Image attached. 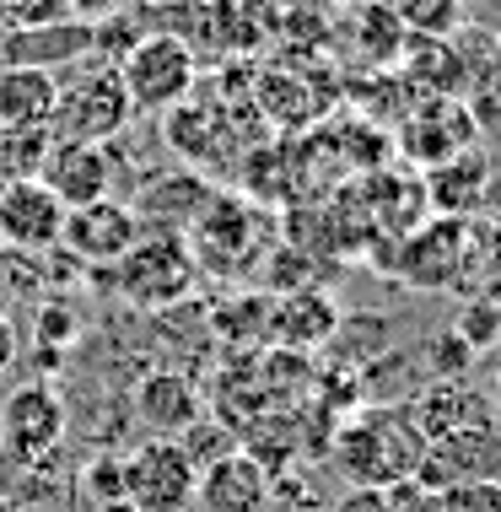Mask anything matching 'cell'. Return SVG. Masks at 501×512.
<instances>
[{
  "instance_id": "cell-1",
  "label": "cell",
  "mask_w": 501,
  "mask_h": 512,
  "mask_svg": "<svg viewBox=\"0 0 501 512\" xmlns=\"http://www.w3.org/2000/svg\"><path fill=\"white\" fill-rule=\"evenodd\" d=\"M426 459V437L415 432L405 405H372L356 410L334 432V469L351 491H388L399 480H415Z\"/></svg>"
},
{
  "instance_id": "cell-2",
  "label": "cell",
  "mask_w": 501,
  "mask_h": 512,
  "mask_svg": "<svg viewBox=\"0 0 501 512\" xmlns=\"http://www.w3.org/2000/svg\"><path fill=\"white\" fill-rule=\"evenodd\" d=\"M135 108L130 92L119 81V65L108 60H81L71 76H60V98H54V119L49 135L54 141H87V146H108L114 135L130 130Z\"/></svg>"
},
{
  "instance_id": "cell-3",
  "label": "cell",
  "mask_w": 501,
  "mask_h": 512,
  "mask_svg": "<svg viewBox=\"0 0 501 512\" xmlns=\"http://www.w3.org/2000/svg\"><path fill=\"white\" fill-rule=\"evenodd\" d=\"M194 281H200V265H194L184 232H173V227H146L130 254L114 265V286L124 292V302L146 313L184 302L194 292Z\"/></svg>"
},
{
  "instance_id": "cell-4",
  "label": "cell",
  "mask_w": 501,
  "mask_h": 512,
  "mask_svg": "<svg viewBox=\"0 0 501 512\" xmlns=\"http://www.w3.org/2000/svg\"><path fill=\"white\" fill-rule=\"evenodd\" d=\"M119 81L130 92L135 114H173L200 81V60L178 33H146L141 44L119 60Z\"/></svg>"
},
{
  "instance_id": "cell-5",
  "label": "cell",
  "mask_w": 501,
  "mask_h": 512,
  "mask_svg": "<svg viewBox=\"0 0 501 512\" xmlns=\"http://www.w3.org/2000/svg\"><path fill=\"white\" fill-rule=\"evenodd\" d=\"M194 480L200 469L178 442L146 437L135 453H124V502L135 512H184L194 502Z\"/></svg>"
},
{
  "instance_id": "cell-6",
  "label": "cell",
  "mask_w": 501,
  "mask_h": 512,
  "mask_svg": "<svg viewBox=\"0 0 501 512\" xmlns=\"http://www.w3.org/2000/svg\"><path fill=\"white\" fill-rule=\"evenodd\" d=\"M65 437V399L54 383H22L0 405V453L22 469H38Z\"/></svg>"
},
{
  "instance_id": "cell-7",
  "label": "cell",
  "mask_w": 501,
  "mask_h": 512,
  "mask_svg": "<svg viewBox=\"0 0 501 512\" xmlns=\"http://www.w3.org/2000/svg\"><path fill=\"white\" fill-rule=\"evenodd\" d=\"M464 270H469V221L437 216L426 227L405 232V248H399V265H394V275L405 286L448 292V286L464 281Z\"/></svg>"
},
{
  "instance_id": "cell-8",
  "label": "cell",
  "mask_w": 501,
  "mask_h": 512,
  "mask_svg": "<svg viewBox=\"0 0 501 512\" xmlns=\"http://www.w3.org/2000/svg\"><path fill=\"white\" fill-rule=\"evenodd\" d=\"M146 232V221L135 205L124 200H97V205H81V211H65V232H60V248L81 265L103 270V265H119L124 254L135 248V238Z\"/></svg>"
},
{
  "instance_id": "cell-9",
  "label": "cell",
  "mask_w": 501,
  "mask_h": 512,
  "mask_svg": "<svg viewBox=\"0 0 501 512\" xmlns=\"http://www.w3.org/2000/svg\"><path fill=\"white\" fill-rule=\"evenodd\" d=\"M60 232H65V205L38 178L0 184V248L44 259L49 248H60Z\"/></svg>"
},
{
  "instance_id": "cell-10",
  "label": "cell",
  "mask_w": 501,
  "mask_h": 512,
  "mask_svg": "<svg viewBox=\"0 0 501 512\" xmlns=\"http://www.w3.org/2000/svg\"><path fill=\"white\" fill-rule=\"evenodd\" d=\"M496 475H501V426L496 421L453 432L442 442H426V459L415 469V480L437 496L464 486V480H496Z\"/></svg>"
},
{
  "instance_id": "cell-11",
  "label": "cell",
  "mask_w": 501,
  "mask_h": 512,
  "mask_svg": "<svg viewBox=\"0 0 501 512\" xmlns=\"http://www.w3.org/2000/svg\"><path fill=\"white\" fill-rule=\"evenodd\" d=\"M38 184H44L65 211H81V205L108 200V189H114V157H108V146L49 141L44 162H38Z\"/></svg>"
},
{
  "instance_id": "cell-12",
  "label": "cell",
  "mask_w": 501,
  "mask_h": 512,
  "mask_svg": "<svg viewBox=\"0 0 501 512\" xmlns=\"http://www.w3.org/2000/svg\"><path fill=\"white\" fill-rule=\"evenodd\" d=\"M475 141H480L475 119H469V108L458 98H421V103H410L405 124H399V151L415 162H426V168L469 151Z\"/></svg>"
},
{
  "instance_id": "cell-13",
  "label": "cell",
  "mask_w": 501,
  "mask_h": 512,
  "mask_svg": "<svg viewBox=\"0 0 501 512\" xmlns=\"http://www.w3.org/2000/svg\"><path fill=\"white\" fill-rule=\"evenodd\" d=\"M135 421L162 442H184L205 421V399L178 367H157L135 383Z\"/></svg>"
},
{
  "instance_id": "cell-14",
  "label": "cell",
  "mask_w": 501,
  "mask_h": 512,
  "mask_svg": "<svg viewBox=\"0 0 501 512\" xmlns=\"http://www.w3.org/2000/svg\"><path fill=\"white\" fill-rule=\"evenodd\" d=\"M270 469H264L248 448H227L221 459L200 464L194 480V502L205 512H264L270 507Z\"/></svg>"
},
{
  "instance_id": "cell-15",
  "label": "cell",
  "mask_w": 501,
  "mask_h": 512,
  "mask_svg": "<svg viewBox=\"0 0 501 512\" xmlns=\"http://www.w3.org/2000/svg\"><path fill=\"white\" fill-rule=\"evenodd\" d=\"M405 410H410L415 432H421L426 442H442V437H453V432H469V426L496 421V405H491V399H485L475 383H453V378L431 383V389L415 394Z\"/></svg>"
},
{
  "instance_id": "cell-16",
  "label": "cell",
  "mask_w": 501,
  "mask_h": 512,
  "mask_svg": "<svg viewBox=\"0 0 501 512\" xmlns=\"http://www.w3.org/2000/svg\"><path fill=\"white\" fill-rule=\"evenodd\" d=\"M54 98H60V76L54 71H38V65H0V135L49 130Z\"/></svg>"
},
{
  "instance_id": "cell-17",
  "label": "cell",
  "mask_w": 501,
  "mask_h": 512,
  "mask_svg": "<svg viewBox=\"0 0 501 512\" xmlns=\"http://www.w3.org/2000/svg\"><path fill=\"white\" fill-rule=\"evenodd\" d=\"M421 184H426V200L437 205L442 216L469 221L480 211L485 189H491V157H485L480 146H469V151H458V157L437 162V168H426Z\"/></svg>"
},
{
  "instance_id": "cell-18",
  "label": "cell",
  "mask_w": 501,
  "mask_h": 512,
  "mask_svg": "<svg viewBox=\"0 0 501 512\" xmlns=\"http://www.w3.org/2000/svg\"><path fill=\"white\" fill-rule=\"evenodd\" d=\"M334 324H340V308L324 297V292H291L275 302L270 313V335L286 345L291 356H308L313 345H324L334 335Z\"/></svg>"
},
{
  "instance_id": "cell-19",
  "label": "cell",
  "mask_w": 501,
  "mask_h": 512,
  "mask_svg": "<svg viewBox=\"0 0 501 512\" xmlns=\"http://www.w3.org/2000/svg\"><path fill=\"white\" fill-rule=\"evenodd\" d=\"M351 17H356L361 54H367L372 65H394V60H405V44H410V33H405V22H399V11L388 6V0H372V6H356Z\"/></svg>"
},
{
  "instance_id": "cell-20",
  "label": "cell",
  "mask_w": 501,
  "mask_h": 512,
  "mask_svg": "<svg viewBox=\"0 0 501 512\" xmlns=\"http://www.w3.org/2000/svg\"><path fill=\"white\" fill-rule=\"evenodd\" d=\"M44 259L33 254H17V248H0V318H17L22 308H33L44 297Z\"/></svg>"
},
{
  "instance_id": "cell-21",
  "label": "cell",
  "mask_w": 501,
  "mask_h": 512,
  "mask_svg": "<svg viewBox=\"0 0 501 512\" xmlns=\"http://www.w3.org/2000/svg\"><path fill=\"white\" fill-rule=\"evenodd\" d=\"M410 38H453L464 27V0H388Z\"/></svg>"
},
{
  "instance_id": "cell-22",
  "label": "cell",
  "mask_w": 501,
  "mask_h": 512,
  "mask_svg": "<svg viewBox=\"0 0 501 512\" xmlns=\"http://www.w3.org/2000/svg\"><path fill=\"white\" fill-rule=\"evenodd\" d=\"M71 340H76V308L60 297H38L33 302V345L44 351V367H60Z\"/></svg>"
},
{
  "instance_id": "cell-23",
  "label": "cell",
  "mask_w": 501,
  "mask_h": 512,
  "mask_svg": "<svg viewBox=\"0 0 501 512\" xmlns=\"http://www.w3.org/2000/svg\"><path fill=\"white\" fill-rule=\"evenodd\" d=\"M71 22L65 0H0V33H27V27Z\"/></svg>"
},
{
  "instance_id": "cell-24",
  "label": "cell",
  "mask_w": 501,
  "mask_h": 512,
  "mask_svg": "<svg viewBox=\"0 0 501 512\" xmlns=\"http://www.w3.org/2000/svg\"><path fill=\"white\" fill-rule=\"evenodd\" d=\"M458 103L469 108V119H475V135H491V130L501 135V65H491Z\"/></svg>"
},
{
  "instance_id": "cell-25",
  "label": "cell",
  "mask_w": 501,
  "mask_h": 512,
  "mask_svg": "<svg viewBox=\"0 0 501 512\" xmlns=\"http://www.w3.org/2000/svg\"><path fill=\"white\" fill-rule=\"evenodd\" d=\"M81 491H87L92 507H114V502H124V459H108V453H97V459L81 469Z\"/></svg>"
},
{
  "instance_id": "cell-26",
  "label": "cell",
  "mask_w": 501,
  "mask_h": 512,
  "mask_svg": "<svg viewBox=\"0 0 501 512\" xmlns=\"http://www.w3.org/2000/svg\"><path fill=\"white\" fill-rule=\"evenodd\" d=\"M496 335H501V302H496V297H475V302L464 308V318H458V340H464L469 351L480 356Z\"/></svg>"
},
{
  "instance_id": "cell-27",
  "label": "cell",
  "mask_w": 501,
  "mask_h": 512,
  "mask_svg": "<svg viewBox=\"0 0 501 512\" xmlns=\"http://www.w3.org/2000/svg\"><path fill=\"white\" fill-rule=\"evenodd\" d=\"M442 512H501V475L496 480H464L442 491Z\"/></svg>"
},
{
  "instance_id": "cell-28",
  "label": "cell",
  "mask_w": 501,
  "mask_h": 512,
  "mask_svg": "<svg viewBox=\"0 0 501 512\" xmlns=\"http://www.w3.org/2000/svg\"><path fill=\"white\" fill-rule=\"evenodd\" d=\"M383 502H388V512H442V496L426 491L421 480H399V486H388Z\"/></svg>"
},
{
  "instance_id": "cell-29",
  "label": "cell",
  "mask_w": 501,
  "mask_h": 512,
  "mask_svg": "<svg viewBox=\"0 0 501 512\" xmlns=\"http://www.w3.org/2000/svg\"><path fill=\"white\" fill-rule=\"evenodd\" d=\"M71 6V22H103V17H114V11L124 6V0H65Z\"/></svg>"
},
{
  "instance_id": "cell-30",
  "label": "cell",
  "mask_w": 501,
  "mask_h": 512,
  "mask_svg": "<svg viewBox=\"0 0 501 512\" xmlns=\"http://www.w3.org/2000/svg\"><path fill=\"white\" fill-rule=\"evenodd\" d=\"M329 512H388V502H383V491H345Z\"/></svg>"
},
{
  "instance_id": "cell-31",
  "label": "cell",
  "mask_w": 501,
  "mask_h": 512,
  "mask_svg": "<svg viewBox=\"0 0 501 512\" xmlns=\"http://www.w3.org/2000/svg\"><path fill=\"white\" fill-rule=\"evenodd\" d=\"M17 351H22L17 324H6V318H0V383H6V378H11V367H17Z\"/></svg>"
},
{
  "instance_id": "cell-32",
  "label": "cell",
  "mask_w": 501,
  "mask_h": 512,
  "mask_svg": "<svg viewBox=\"0 0 501 512\" xmlns=\"http://www.w3.org/2000/svg\"><path fill=\"white\" fill-rule=\"evenodd\" d=\"M340 11H356V6H372V0H334Z\"/></svg>"
},
{
  "instance_id": "cell-33",
  "label": "cell",
  "mask_w": 501,
  "mask_h": 512,
  "mask_svg": "<svg viewBox=\"0 0 501 512\" xmlns=\"http://www.w3.org/2000/svg\"><path fill=\"white\" fill-rule=\"evenodd\" d=\"M97 512H135L130 502H114V507H97Z\"/></svg>"
},
{
  "instance_id": "cell-34",
  "label": "cell",
  "mask_w": 501,
  "mask_h": 512,
  "mask_svg": "<svg viewBox=\"0 0 501 512\" xmlns=\"http://www.w3.org/2000/svg\"><path fill=\"white\" fill-rule=\"evenodd\" d=\"M0 512H17V507H11V502H6V496H0Z\"/></svg>"
},
{
  "instance_id": "cell-35",
  "label": "cell",
  "mask_w": 501,
  "mask_h": 512,
  "mask_svg": "<svg viewBox=\"0 0 501 512\" xmlns=\"http://www.w3.org/2000/svg\"><path fill=\"white\" fill-rule=\"evenodd\" d=\"M496 410H501V378H496Z\"/></svg>"
},
{
  "instance_id": "cell-36",
  "label": "cell",
  "mask_w": 501,
  "mask_h": 512,
  "mask_svg": "<svg viewBox=\"0 0 501 512\" xmlns=\"http://www.w3.org/2000/svg\"><path fill=\"white\" fill-rule=\"evenodd\" d=\"M496 54H501V38H496Z\"/></svg>"
}]
</instances>
